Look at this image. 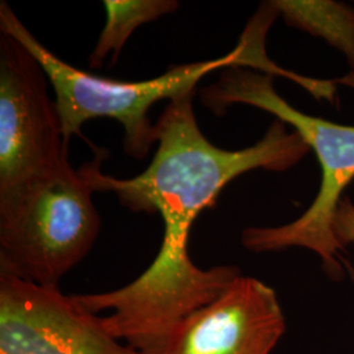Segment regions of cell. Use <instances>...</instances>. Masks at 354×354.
Listing matches in <instances>:
<instances>
[{
    "label": "cell",
    "instance_id": "1",
    "mask_svg": "<svg viewBox=\"0 0 354 354\" xmlns=\"http://www.w3.org/2000/svg\"><path fill=\"white\" fill-rule=\"evenodd\" d=\"M196 89L169 100L158 118V150L150 165L131 178L105 175L102 155L79 169L95 192H112L134 213H158L163 221L159 252L140 277L115 290L76 294L114 337L140 354H162L177 324L218 298L241 274L235 266L203 269L190 259V230L203 210L214 207L223 188L254 169L286 172L311 152L288 125L274 120L264 137L241 150L213 145L198 127Z\"/></svg>",
    "mask_w": 354,
    "mask_h": 354
},
{
    "label": "cell",
    "instance_id": "2",
    "mask_svg": "<svg viewBox=\"0 0 354 354\" xmlns=\"http://www.w3.org/2000/svg\"><path fill=\"white\" fill-rule=\"evenodd\" d=\"M274 76L244 67L222 70L215 83L200 89L203 105L216 115L236 104L273 114L290 125L311 151L322 169L317 197L304 214L281 226H252L241 231V244L252 252H279L304 248L317 253L330 279L354 273L342 257L345 248L333 234V221L344 192L354 180V127L298 111L274 88Z\"/></svg>",
    "mask_w": 354,
    "mask_h": 354
},
{
    "label": "cell",
    "instance_id": "3",
    "mask_svg": "<svg viewBox=\"0 0 354 354\" xmlns=\"http://www.w3.org/2000/svg\"><path fill=\"white\" fill-rule=\"evenodd\" d=\"M0 30L19 41L42 66L54 89L66 143L70 145V140L80 134L87 121L108 117L124 127V151L136 159H145L158 142L156 127L149 118L152 105L197 89L201 79L216 70L251 68L254 54L251 41L241 36L238 45L221 58L176 64L158 77L127 82L95 75L66 64L29 32L7 1L0 3Z\"/></svg>",
    "mask_w": 354,
    "mask_h": 354
},
{
    "label": "cell",
    "instance_id": "4",
    "mask_svg": "<svg viewBox=\"0 0 354 354\" xmlns=\"http://www.w3.org/2000/svg\"><path fill=\"white\" fill-rule=\"evenodd\" d=\"M95 189L70 156L50 175L0 200V276L59 288L102 230Z\"/></svg>",
    "mask_w": 354,
    "mask_h": 354
},
{
    "label": "cell",
    "instance_id": "5",
    "mask_svg": "<svg viewBox=\"0 0 354 354\" xmlns=\"http://www.w3.org/2000/svg\"><path fill=\"white\" fill-rule=\"evenodd\" d=\"M48 76L19 41L0 36V200L50 175L68 143Z\"/></svg>",
    "mask_w": 354,
    "mask_h": 354
},
{
    "label": "cell",
    "instance_id": "6",
    "mask_svg": "<svg viewBox=\"0 0 354 354\" xmlns=\"http://www.w3.org/2000/svg\"><path fill=\"white\" fill-rule=\"evenodd\" d=\"M0 354H140L59 288L0 276Z\"/></svg>",
    "mask_w": 354,
    "mask_h": 354
},
{
    "label": "cell",
    "instance_id": "7",
    "mask_svg": "<svg viewBox=\"0 0 354 354\" xmlns=\"http://www.w3.org/2000/svg\"><path fill=\"white\" fill-rule=\"evenodd\" d=\"M285 330L274 289L241 274L177 324L162 354H272Z\"/></svg>",
    "mask_w": 354,
    "mask_h": 354
},
{
    "label": "cell",
    "instance_id": "8",
    "mask_svg": "<svg viewBox=\"0 0 354 354\" xmlns=\"http://www.w3.org/2000/svg\"><path fill=\"white\" fill-rule=\"evenodd\" d=\"M279 17L326 41L345 57L354 76V7L336 0H273Z\"/></svg>",
    "mask_w": 354,
    "mask_h": 354
},
{
    "label": "cell",
    "instance_id": "9",
    "mask_svg": "<svg viewBox=\"0 0 354 354\" xmlns=\"http://www.w3.org/2000/svg\"><path fill=\"white\" fill-rule=\"evenodd\" d=\"M102 4L106 23L89 54L91 68H100L111 53L115 64L127 39L140 26L174 13L178 8L176 0H105Z\"/></svg>",
    "mask_w": 354,
    "mask_h": 354
},
{
    "label": "cell",
    "instance_id": "10",
    "mask_svg": "<svg viewBox=\"0 0 354 354\" xmlns=\"http://www.w3.org/2000/svg\"><path fill=\"white\" fill-rule=\"evenodd\" d=\"M333 234L345 248L354 244V203L349 197H344L333 221Z\"/></svg>",
    "mask_w": 354,
    "mask_h": 354
},
{
    "label": "cell",
    "instance_id": "11",
    "mask_svg": "<svg viewBox=\"0 0 354 354\" xmlns=\"http://www.w3.org/2000/svg\"><path fill=\"white\" fill-rule=\"evenodd\" d=\"M261 6H269V4H261ZM269 7H272V6H269ZM272 8H273V7H272ZM273 10H274V8H273ZM274 11H276V10H274ZM277 16H279V13H277ZM272 64H273V61H272ZM270 66H272V64H270ZM270 66H269V68H270ZM269 68H268V70H269ZM268 70H266V71H268Z\"/></svg>",
    "mask_w": 354,
    "mask_h": 354
},
{
    "label": "cell",
    "instance_id": "12",
    "mask_svg": "<svg viewBox=\"0 0 354 354\" xmlns=\"http://www.w3.org/2000/svg\"><path fill=\"white\" fill-rule=\"evenodd\" d=\"M264 4H269V6H272V4H270V3H264ZM272 7H273V6H272ZM273 8H274V7H273ZM274 10H276V8H274ZM276 12H277V11H276ZM273 64H274V62H273V64H272V66H270V68H272V67H273ZM270 68H269V70H270ZM269 70H268V71H269ZM268 71H266V73H268Z\"/></svg>",
    "mask_w": 354,
    "mask_h": 354
}]
</instances>
